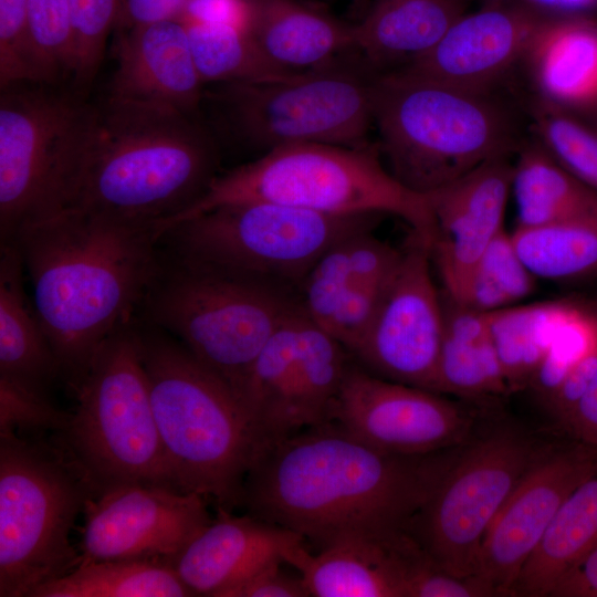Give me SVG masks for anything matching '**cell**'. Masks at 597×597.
<instances>
[{
  "mask_svg": "<svg viewBox=\"0 0 597 597\" xmlns=\"http://www.w3.org/2000/svg\"><path fill=\"white\" fill-rule=\"evenodd\" d=\"M461 447L386 453L328 422L264 448L245 476L240 504L318 548L409 532Z\"/></svg>",
  "mask_w": 597,
  "mask_h": 597,
  "instance_id": "1",
  "label": "cell"
},
{
  "mask_svg": "<svg viewBox=\"0 0 597 597\" xmlns=\"http://www.w3.org/2000/svg\"><path fill=\"white\" fill-rule=\"evenodd\" d=\"M157 222L64 208L13 240L32 302L73 390L102 344L132 322L160 262Z\"/></svg>",
  "mask_w": 597,
  "mask_h": 597,
  "instance_id": "2",
  "label": "cell"
},
{
  "mask_svg": "<svg viewBox=\"0 0 597 597\" xmlns=\"http://www.w3.org/2000/svg\"><path fill=\"white\" fill-rule=\"evenodd\" d=\"M219 155L214 134L198 116L104 100L92 106L61 209L159 224L205 193Z\"/></svg>",
  "mask_w": 597,
  "mask_h": 597,
  "instance_id": "3",
  "label": "cell"
},
{
  "mask_svg": "<svg viewBox=\"0 0 597 597\" xmlns=\"http://www.w3.org/2000/svg\"><path fill=\"white\" fill-rule=\"evenodd\" d=\"M155 421L177 489L231 510L261 443L232 389L166 332L138 323Z\"/></svg>",
  "mask_w": 597,
  "mask_h": 597,
  "instance_id": "4",
  "label": "cell"
},
{
  "mask_svg": "<svg viewBox=\"0 0 597 597\" xmlns=\"http://www.w3.org/2000/svg\"><path fill=\"white\" fill-rule=\"evenodd\" d=\"M265 201L326 214L381 213L406 221L432 245L436 223L427 195L401 185L383 161L378 145L348 147L305 143L272 149L217 175L205 193L172 226L213 208Z\"/></svg>",
  "mask_w": 597,
  "mask_h": 597,
  "instance_id": "5",
  "label": "cell"
},
{
  "mask_svg": "<svg viewBox=\"0 0 597 597\" xmlns=\"http://www.w3.org/2000/svg\"><path fill=\"white\" fill-rule=\"evenodd\" d=\"M373 124L390 174L422 195L514 146L512 123L490 93L402 70L376 75Z\"/></svg>",
  "mask_w": 597,
  "mask_h": 597,
  "instance_id": "6",
  "label": "cell"
},
{
  "mask_svg": "<svg viewBox=\"0 0 597 597\" xmlns=\"http://www.w3.org/2000/svg\"><path fill=\"white\" fill-rule=\"evenodd\" d=\"M375 73L358 52L284 78L212 84L202 106L214 130L261 155L305 143L370 144Z\"/></svg>",
  "mask_w": 597,
  "mask_h": 597,
  "instance_id": "7",
  "label": "cell"
},
{
  "mask_svg": "<svg viewBox=\"0 0 597 597\" xmlns=\"http://www.w3.org/2000/svg\"><path fill=\"white\" fill-rule=\"evenodd\" d=\"M300 306L295 295L161 254L139 307L144 323L177 339L238 398L264 345Z\"/></svg>",
  "mask_w": 597,
  "mask_h": 597,
  "instance_id": "8",
  "label": "cell"
},
{
  "mask_svg": "<svg viewBox=\"0 0 597 597\" xmlns=\"http://www.w3.org/2000/svg\"><path fill=\"white\" fill-rule=\"evenodd\" d=\"M381 213L326 214L265 201L213 208L167 229L168 254L295 295L317 260Z\"/></svg>",
  "mask_w": 597,
  "mask_h": 597,
  "instance_id": "9",
  "label": "cell"
},
{
  "mask_svg": "<svg viewBox=\"0 0 597 597\" xmlns=\"http://www.w3.org/2000/svg\"><path fill=\"white\" fill-rule=\"evenodd\" d=\"M74 391L77 405L61 434L94 493L123 483L176 488L154 417L136 318L102 344Z\"/></svg>",
  "mask_w": 597,
  "mask_h": 597,
  "instance_id": "10",
  "label": "cell"
},
{
  "mask_svg": "<svg viewBox=\"0 0 597 597\" xmlns=\"http://www.w3.org/2000/svg\"><path fill=\"white\" fill-rule=\"evenodd\" d=\"M93 493L66 453L0 436V597H30L76 567L70 534Z\"/></svg>",
  "mask_w": 597,
  "mask_h": 597,
  "instance_id": "11",
  "label": "cell"
},
{
  "mask_svg": "<svg viewBox=\"0 0 597 597\" xmlns=\"http://www.w3.org/2000/svg\"><path fill=\"white\" fill-rule=\"evenodd\" d=\"M92 105L72 88L20 82L0 94V239L59 211L86 136Z\"/></svg>",
  "mask_w": 597,
  "mask_h": 597,
  "instance_id": "12",
  "label": "cell"
},
{
  "mask_svg": "<svg viewBox=\"0 0 597 597\" xmlns=\"http://www.w3.org/2000/svg\"><path fill=\"white\" fill-rule=\"evenodd\" d=\"M543 452L532 436L512 426L461 447L409 528L439 568L473 577L489 526Z\"/></svg>",
  "mask_w": 597,
  "mask_h": 597,
  "instance_id": "13",
  "label": "cell"
},
{
  "mask_svg": "<svg viewBox=\"0 0 597 597\" xmlns=\"http://www.w3.org/2000/svg\"><path fill=\"white\" fill-rule=\"evenodd\" d=\"M476 419L474 411L439 392L349 364L329 422L379 451L420 455L465 444Z\"/></svg>",
  "mask_w": 597,
  "mask_h": 597,
  "instance_id": "14",
  "label": "cell"
},
{
  "mask_svg": "<svg viewBox=\"0 0 597 597\" xmlns=\"http://www.w3.org/2000/svg\"><path fill=\"white\" fill-rule=\"evenodd\" d=\"M431 260V245L412 231L376 315L352 354L374 375L434 391L443 304Z\"/></svg>",
  "mask_w": 597,
  "mask_h": 597,
  "instance_id": "15",
  "label": "cell"
},
{
  "mask_svg": "<svg viewBox=\"0 0 597 597\" xmlns=\"http://www.w3.org/2000/svg\"><path fill=\"white\" fill-rule=\"evenodd\" d=\"M76 566L116 559L174 558L212 519L198 493L123 483L86 501Z\"/></svg>",
  "mask_w": 597,
  "mask_h": 597,
  "instance_id": "16",
  "label": "cell"
},
{
  "mask_svg": "<svg viewBox=\"0 0 597 597\" xmlns=\"http://www.w3.org/2000/svg\"><path fill=\"white\" fill-rule=\"evenodd\" d=\"M597 470V450L573 439L537 458L489 526L473 577L492 596H513L519 575L568 495Z\"/></svg>",
  "mask_w": 597,
  "mask_h": 597,
  "instance_id": "17",
  "label": "cell"
},
{
  "mask_svg": "<svg viewBox=\"0 0 597 597\" xmlns=\"http://www.w3.org/2000/svg\"><path fill=\"white\" fill-rule=\"evenodd\" d=\"M549 15L523 0L488 3L475 12H465L428 53L398 70L490 93L525 59L536 32Z\"/></svg>",
  "mask_w": 597,
  "mask_h": 597,
  "instance_id": "18",
  "label": "cell"
},
{
  "mask_svg": "<svg viewBox=\"0 0 597 597\" xmlns=\"http://www.w3.org/2000/svg\"><path fill=\"white\" fill-rule=\"evenodd\" d=\"M512 176L513 164L502 156L427 193L436 223L431 255L446 295L457 303L483 252L504 230Z\"/></svg>",
  "mask_w": 597,
  "mask_h": 597,
  "instance_id": "19",
  "label": "cell"
},
{
  "mask_svg": "<svg viewBox=\"0 0 597 597\" xmlns=\"http://www.w3.org/2000/svg\"><path fill=\"white\" fill-rule=\"evenodd\" d=\"M105 100L198 116L205 84L179 19L118 32Z\"/></svg>",
  "mask_w": 597,
  "mask_h": 597,
  "instance_id": "20",
  "label": "cell"
},
{
  "mask_svg": "<svg viewBox=\"0 0 597 597\" xmlns=\"http://www.w3.org/2000/svg\"><path fill=\"white\" fill-rule=\"evenodd\" d=\"M429 556L408 531L354 536L311 553L305 543L284 555L314 597H406L411 572Z\"/></svg>",
  "mask_w": 597,
  "mask_h": 597,
  "instance_id": "21",
  "label": "cell"
},
{
  "mask_svg": "<svg viewBox=\"0 0 597 597\" xmlns=\"http://www.w3.org/2000/svg\"><path fill=\"white\" fill-rule=\"evenodd\" d=\"M305 543L297 533L251 514L218 507L211 520L169 562L193 596L226 597L264 566Z\"/></svg>",
  "mask_w": 597,
  "mask_h": 597,
  "instance_id": "22",
  "label": "cell"
},
{
  "mask_svg": "<svg viewBox=\"0 0 597 597\" xmlns=\"http://www.w3.org/2000/svg\"><path fill=\"white\" fill-rule=\"evenodd\" d=\"M248 31L273 63L291 72L356 53L354 23L304 0H248Z\"/></svg>",
  "mask_w": 597,
  "mask_h": 597,
  "instance_id": "23",
  "label": "cell"
},
{
  "mask_svg": "<svg viewBox=\"0 0 597 597\" xmlns=\"http://www.w3.org/2000/svg\"><path fill=\"white\" fill-rule=\"evenodd\" d=\"M467 0H371L354 23L356 51L377 74L428 53L465 13Z\"/></svg>",
  "mask_w": 597,
  "mask_h": 597,
  "instance_id": "24",
  "label": "cell"
},
{
  "mask_svg": "<svg viewBox=\"0 0 597 597\" xmlns=\"http://www.w3.org/2000/svg\"><path fill=\"white\" fill-rule=\"evenodd\" d=\"M525 60L543 102L567 108L597 106V23L583 14H551Z\"/></svg>",
  "mask_w": 597,
  "mask_h": 597,
  "instance_id": "25",
  "label": "cell"
},
{
  "mask_svg": "<svg viewBox=\"0 0 597 597\" xmlns=\"http://www.w3.org/2000/svg\"><path fill=\"white\" fill-rule=\"evenodd\" d=\"M24 264L14 242L1 244L0 375L40 389L61 374L56 354L24 289Z\"/></svg>",
  "mask_w": 597,
  "mask_h": 597,
  "instance_id": "26",
  "label": "cell"
},
{
  "mask_svg": "<svg viewBox=\"0 0 597 597\" xmlns=\"http://www.w3.org/2000/svg\"><path fill=\"white\" fill-rule=\"evenodd\" d=\"M443 337L436 392L465 399L509 395V388L491 337L489 313L459 304L447 295Z\"/></svg>",
  "mask_w": 597,
  "mask_h": 597,
  "instance_id": "27",
  "label": "cell"
},
{
  "mask_svg": "<svg viewBox=\"0 0 597 597\" xmlns=\"http://www.w3.org/2000/svg\"><path fill=\"white\" fill-rule=\"evenodd\" d=\"M303 313L300 306L271 336L253 362L238 395L261 443V451L298 432L294 412V375Z\"/></svg>",
  "mask_w": 597,
  "mask_h": 597,
  "instance_id": "28",
  "label": "cell"
},
{
  "mask_svg": "<svg viewBox=\"0 0 597 597\" xmlns=\"http://www.w3.org/2000/svg\"><path fill=\"white\" fill-rule=\"evenodd\" d=\"M597 546V470L558 509L523 566L513 596H549L559 578Z\"/></svg>",
  "mask_w": 597,
  "mask_h": 597,
  "instance_id": "29",
  "label": "cell"
},
{
  "mask_svg": "<svg viewBox=\"0 0 597 597\" xmlns=\"http://www.w3.org/2000/svg\"><path fill=\"white\" fill-rule=\"evenodd\" d=\"M516 227H537L597 212V192L540 143L523 148L513 164Z\"/></svg>",
  "mask_w": 597,
  "mask_h": 597,
  "instance_id": "30",
  "label": "cell"
},
{
  "mask_svg": "<svg viewBox=\"0 0 597 597\" xmlns=\"http://www.w3.org/2000/svg\"><path fill=\"white\" fill-rule=\"evenodd\" d=\"M193 596L169 561L116 559L81 564L38 588L30 597Z\"/></svg>",
  "mask_w": 597,
  "mask_h": 597,
  "instance_id": "31",
  "label": "cell"
},
{
  "mask_svg": "<svg viewBox=\"0 0 597 597\" xmlns=\"http://www.w3.org/2000/svg\"><path fill=\"white\" fill-rule=\"evenodd\" d=\"M570 305L569 301H548L489 313L491 337L510 394L527 387Z\"/></svg>",
  "mask_w": 597,
  "mask_h": 597,
  "instance_id": "32",
  "label": "cell"
},
{
  "mask_svg": "<svg viewBox=\"0 0 597 597\" xmlns=\"http://www.w3.org/2000/svg\"><path fill=\"white\" fill-rule=\"evenodd\" d=\"M347 350L303 313L297 337L294 409L298 431L331 421L349 366Z\"/></svg>",
  "mask_w": 597,
  "mask_h": 597,
  "instance_id": "33",
  "label": "cell"
},
{
  "mask_svg": "<svg viewBox=\"0 0 597 597\" xmlns=\"http://www.w3.org/2000/svg\"><path fill=\"white\" fill-rule=\"evenodd\" d=\"M515 249L535 277L569 281L597 275V212L537 227H516Z\"/></svg>",
  "mask_w": 597,
  "mask_h": 597,
  "instance_id": "34",
  "label": "cell"
},
{
  "mask_svg": "<svg viewBox=\"0 0 597 597\" xmlns=\"http://www.w3.org/2000/svg\"><path fill=\"white\" fill-rule=\"evenodd\" d=\"M191 53L203 84L264 82L291 72L273 63L247 29L230 24L185 22Z\"/></svg>",
  "mask_w": 597,
  "mask_h": 597,
  "instance_id": "35",
  "label": "cell"
},
{
  "mask_svg": "<svg viewBox=\"0 0 597 597\" xmlns=\"http://www.w3.org/2000/svg\"><path fill=\"white\" fill-rule=\"evenodd\" d=\"M535 279L504 229L483 252L459 304L484 313L512 306L533 293Z\"/></svg>",
  "mask_w": 597,
  "mask_h": 597,
  "instance_id": "36",
  "label": "cell"
},
{
  "mask_svg": "<svg viewBox=\"0 0 597 597\" xmlns=\"http://www.w3.org/2000/svg\"><path fill=\"white\" fill-rule=\"evenodd\" d=\"M27 29L38 82H71L74 51L69 0H28Z\"/></svg>",
  "mask_w": 597,
  "mask_h": 597,
  "instance_id": "37",
  "label": "cell"
},
{
  "mask_svg": "<svg viewBox=\"0 0 597 597\" xmlns=\"http://www.w3.org/2000/svg\"><path fill=\"white\" fill-rule=\"evenodd\" d=\"M597 350V306L572 302L527 387L546 405L568 373Z\"/></svg>",
  "mask_w": 597,
  "mask_h": 597,
  "instance_id": "38",
  "label": "cell"
},
{
  "mask_svg": "<svg viewBox=\"0 0 597 597\" xmlns=\"http://www.w3.org/2000/svg\"><path fill=\"white\" fill-rule=\"evenodd\" d=\"M534 128L538 143L597 192V129L545 102L535 108Z\"/></svg>",
  "mask_w": 597,
  "mask_h": 597,
  "instance_id": "39",
  "label": "cell"
},
{
  "mask_svg": "<svg viewBox=\"0 0 597 597\" xmlns=\"http://www.w3.org/2000/svg\"><path fill=\"white\" fill-rule=\"evenodd\" d=\"M122 0H69L74 63L71 88L86 97L115 29Z\"/></svg>",
  "mask_w": 597,
  "mask_h": 597,
  "instance_id": "40",
  "label": "cell"
},
{
  "mask_svg": "<svg viewBox=\"0 0 597 597\" xmlns=\"http://www.w3.org/2000/svg\"><path fill=\"white\" fill-rule=\"evenodd\" d=\"M69 416L49 400L43 389L0 375V436L61 433Z\"/></svg>",
  "mask_w": 597,
  "mask_h": 597,
  "instance_id": "41",
  "label": "cell"
},
{
  "mask_svg": "<svg viewBox=\"0 0 597 597\" xmlns=\"http://www.w3.org/2000/svg\"><path fill=\"white\" fill-rule=\"evenodd\" d=\"M348 239L331 248L317 260L298 291L304 313L326 332L348 283Z\"/></svg>",
  "mask_w": 597,
  "mask_h": 597,
  "instance_id": "42",
  "label": "cell"
},
{
  "mask_svg": "<svg viewBox=\"0 0 597 597\" xmlns=\"http://www.w3.org/2000/svg\"><path fill=\"white\" fill-rule=\"evenodd\" d=\"M391 274L375 281H355L348 277L338 308L327 329L348 353L352 354L369 328Z\"/></svg>",
  "mask_w": 597,
  "mask_h": 597,
  "instance_id": "43",
  "label": "cell"
},
{
  "mask_svg": "<svg viewBox=\"0 0 597 597\" xmlns=\"http://www.w3.org/2000/svg\"><path fill=\"white\" fill-rule=\"evenodd\" d=\"M28 0H0V87L38 82L28 44Z\"/></svg>",
  "mask_w": 597,
  "mask_h": 597,
  "instance_id": "44",
  "label": "cell"
},
{
  "mask_svg": "<svg viewBox=\"0 0 597 597\" xmlns=\"http://www.w3.org/2000/svg\"><path fill=\"white\" fill-rule=\"evenodd\" d=\"M492 594L474 577H458L439 568L431 559L411 573L406 597H484Z\"/></svg>",
  "mask_w": 597,
  "mask_h": 597,
  "instance_id": "45",
  "label": "cell"
},
{
  "mask_svg": "<svg viewBox=\"0 0 597 597\" xmlns=\"http://www.w3.org/2000/svg\"><path fill=\"white\" fill-rule=\"evenodd\" d=\"M273 562L230 589L226 597H305L310 596L302 577H293Z\"/></svg>",
  "mask_w": 597,
  "mask_h": 597,
  "instance_id": "46",
  "label": "cell"
},
{
  "mask_svg": "<svg viewBox=\"0 0 597 597\" xmlns=\"http://www.w3.org/2000/svg\"><path fill=\"white\" fill-rule=\"evenodd\" d=\"M597 371V350L568 373L545 407L563 429L587 392Z\"/></svg>",
  "mask_w": 597,
  "mask_h": 597,
  "instance_id": "47",
  "label": "cell"
},
{
  "mask_svg": "<svg viewBox=\"0 0 597 597\" xmlns=\"http://www.w3.org/2000/svg\"><path fill=\"white\" fill-rule=\"evenodd\" d=\"M190 0H122L115 30L127 31L181 18Z\"/></svg>",
  "mask_w": 597,
  "mask_h": 597,
  "instance_id": "48",
  "label": "cell"
},
{
  "mask_svg": "<svg viewBox=\"0 0 597 597\" xmlns=\"http://www.w3.org/2000/svg\"><path fill=\"white\" fill-rule=\"evenodd\" d=\"M184 22L230 24L248 30V0H190L181 18Z\"/></svg>",
  "mask_w": 597,
  "mask_h": 597,
  "instance_id": "49",
  "label": "cell"
},
{
  "mask_svg": "<svg viewBox=\"0 0 597 597\" xmlns=\"http://www.w3.org/2000/svg\"><path fill=\"white\" fill-rule=\"evenodd\" d=\"M549 596L597 597V546L559 578Z\"/></svg>",
  "mask_w": 597,
  "mask_h": 597,
  "instance_id": "50",
  "label": "cell"
},
{
  "mask_svg": "<svg viewBox=\"0 0 597 597\" xmlns=\"http://www.w3.org/2000/svg\"><path fill=\"white\" fill-rule=\"evenodd\" d=\"M563 430L573 439L597 450V371L587 392Z\"/></svg>",
  "mask_w": 597,
  "mask_h": 597,
  "instance_id": "51",
  "label": "cell"
},
{
  "mask_svg": "<svg viewBox=\"0 0 597 597\" xmlns=\"http://www.w3.org/2000/svg\"><path fill=\"white\" fill-rule=\"evenodd\" d=\"M551 14H582L597 7V0H523Z\"/></svg>",
  "mask_w": 597,
  "mask_h": 597,
  "instance_id": "52",
  "label": "cell"
},
{
  "mask_svg": "<svg viewBox=\"0 0 597 597\" xmlns=\"http://www.w3.org/2000/svg\"><path fill=\"white\" fill-rule=\"evenodd\" d=\"M371 0H350V18L352 22L358 21L367 10Z\"/></svg>",
  "mask_w": 597,
  "mask_h": 597,
  "instance_id": "53",
  "label": "cell"
},
{
  "mask_svg": "<svg viewBox=\"0 0 597 597\" xmlns=\"http://www.w3.org/2000/svg\"><path fill=\"white\" fill-rule=\"evenodd\" d=\"M486 3H499V2H509V1H515V0H485Z\"/></svg>",
  "mask_w": 597,
  "mask_h": 597,
  "instance_id": "54",
  "label": "cell"
},
{
  "mask_svg": "<svg viewBox=\"0 0 597 597\" xmlns=\"http://www.w3.org/2000/svg\"><path fill=\"white\" fill-rule=\"evenodd\" d=\"M595 305L597 306V300L595 301Z\"/></svg>",
  "mask_w": 597,
  "mask_h": 597,
  "instance_id": "55",
  "label": "cell"
}]
</instances>
